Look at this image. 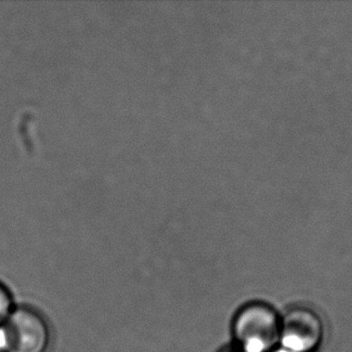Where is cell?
<instances>
[{
  "instance_id": "6da1fadb",
  "label": "cell",
  "mask_w": 352,
  "mask_h": 352,
  "mask_svg": "<svg viewBox=\"0 0 352 352\" xmlns=\"http://www.w3.org/2000/svg\"><path fill=\"white\" fill-rule=\"evenodd\" d=\"M280 316L263 302H252L238 311L232 332L238 349L244 352H272L279 344Z\"/></svg>"
},
{
  "instance_id": "3957f363",
  "label": "cell",
  "mask_w": 352,
  "mask_h": 352,
  "mask_svg": "<svg viewBox=\"0 0 352 352\" xmlns=\"http://www.w3.org/2000/svg\"><path fill=\"white\" fill-rule=\"evenodd\" d=\"M322 318L305 305L292 307L280 319L279 348L290 352H314L324 340Z\"/></svg>"
},
{
  "instance_id": "5b68a950",
  "label": "cell",
  "mask_w": 352,
  "mask_h": 352,
  "mask_svg": "<svg viewBox=\"0 0 352 352\" xmlns=\"http://www.w3.org/2000/svg\"><path fill=\"white\" fill-rule=\"evenodd\" d=\"M272 352H290V351H287V350H285V349H283V348H276Z\"/></svg>"
},
{
  "instance_id": "7a4b0ae2",
  "label": "cell",
  "mask_w": 352,
  "mask_h": 352,
  "mask_svg": "<svg viewBox=\"0 0 352 352\" xmlns=\"http://www.w3.org/2000/svg\"><path fill=\"white\" fill-rule=\"evenodd\" d=\"M51 332L46 320L29 308L12 310L0 327V348L3 352H46Z\"/></svg>"
},
{
  "instance_id": "52a82bcc",
  "label": "cell",
  "mask_w": 352,
  "mask_h": 352,
  "mask_svg": "<svg viewBox=\"0 0 352 352\" xmlns=\"http://www.w3.org/2000/svg\"><path fill=\"white\" fill-rule=\"evenodd\" d=\"M0 352H3V350H1V348H0Z\"/></svg>"
},
{
  "instance_id": "277c9868",
  "label": "cell",
  "mask_w": 352,
  "mask_h": 352,
  "mask_svg": "<svg viewBox=\"0 0 352 352\" xmlns=\"http://www.w3.org/2000/svg\"><path fill=\"white\" fill-rule=\"evenodd\" d=\"M12 310H14V305H12L11 295L9 291L6 290V287L0 284V327L4 324L10 314L12 313Z\"/></svg>"
},
{
  "instance_id": "8992f818",
  "label": "cell",
  "mask_w": 352,
  "mask_h": 352,
  "mask_svg": "<svg viewBox=\"0 0 352 352\" xmlns=\"http://www.w3.org/2000/svg\"><path fill=\"white\" fill-rule=\"evenodd\" d=\"M225 352H244V351H242V350H241V349L236 348V349H231V350H228V351H225Z\"/></svg>"
}]
</instances>
